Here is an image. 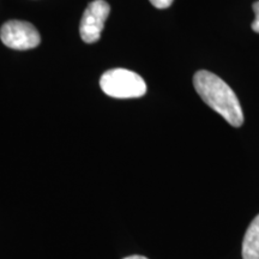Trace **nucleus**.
<instances>
[{
	"label": "nucleus",
	"mask_w": 259,
	"mask_h": 259,
	"mask_svg": "<svg viewBox=\"0 0 259 259\" xmlns=\"http://www.w3.org/2000/svg\"><path fill=\"white\" fill-rule=\"evenodd\" d=\"M0 38L6 47L27 51L37 47L41 42L37 29L24 21H9L2 25Z\"/></svg>",
	"instance_id": "nucleus-3"
},
{
	"label": "nucleus",
	"mask_w": 259,
	"mask_h": 259,
	"mask_svg": "<svg viewBox=\"0 0 259 259\" xmlns=\"http://www.w3.org/2000/svg\"><path fill=\"white\" fill-rule=\"evenodd\" d=\"M242 258L259 259V215L248 226L242 240Z\"/></svg>",
	"instance_id": "nucleus-5"
},
{
	"label": "nucleus",
	"mask_w": 259,
	"mask_h": 259,
	"mask_svg": "<svg viewBox=\"0 0 259 259\" xmlns=\"http://www.w3.org/2000/svg\"><path fill=\"white\" fill-rule=\"evenodd\" d=\"M124 259H148V258L143 257V255H130V257H126Z\"/></svg>",
	"instance_id": "nucleus-8"
},
{
	"label": "nucleus",
	"mask_w": 259,
	"mask_h": 259,
	"mask_svg": "<svg viewBox=\"0 0 259 259\" xmlns=\"http://www.w3.org/2000/svg\"><path fill=\"white\" fill-rule=\"evenodd\" d=\"M253 11L255 15V19L253 21V23H252V29H253V31L259 34V2H255L253 4Z\"/></svg>",
	"instance_id": "nucleus-6"
},
{
	"label": "nucleus",
	"mask_w": 259,
	"mask_h": 259,
	"mask_svg": "<svg viewBox=\"0 0 259 259\" xmlns=\"http://www.w3.org/2000/svg\"><path fill=\"white\" fill-rule=\"evenodd\" d=\"M111 12V6L105 0H94L82 16L79 32L85 44H95L100 40L105 22Z\"/></svg>",
	"instance_id": "nucleus-4"
},
{
	"label": "nucleus",
	"mask_w": 259,
	"mask_h": 259,
	"mask_svg": "<svg viewBox=\"0 0 259 259\" xmlns=\"http://www.w3.org/2000/svg\"><path fill=\"white\" fill-rule=\"evenodd\" d=\"M194 89L210 108L218 112L234 127L244 124V114L235 93L215 73L202 70L193 76Z\"/></svg>",
	"instance_id": "nucleus-1"
},
{
	"label": "nucleus",
	"mask_w": 259,
	"mask_h": 259,
	"mask_svg": "<svg viewBox=\"0 0 259 259\" xmlns=\"http://www.w3.org/2000/svg\"><path fill=\"white\" fill-rule=\"evenodd\" d=\"M100 87L106 95L115 99H136L145 95L147 84L139 74L126 69H113L102 74Z\"/></svg>",
	"instance_id": "nucleus-2"
},
{
	"label": "nucleus",
	"mask_w": 259,
	"mask_h": 259,
	"mask_svg": "<svg viewBox=\"0 0 259 259\" xmlns=\"http://www.w3.org/2000/svg\"><path fill=\"white\" fill-rule=\"evenodd\" d=\"M156 9H167L173 4V0H149Z\"/></svg>",
	"instance_id": "nucleus-7"
}]
</instances>
